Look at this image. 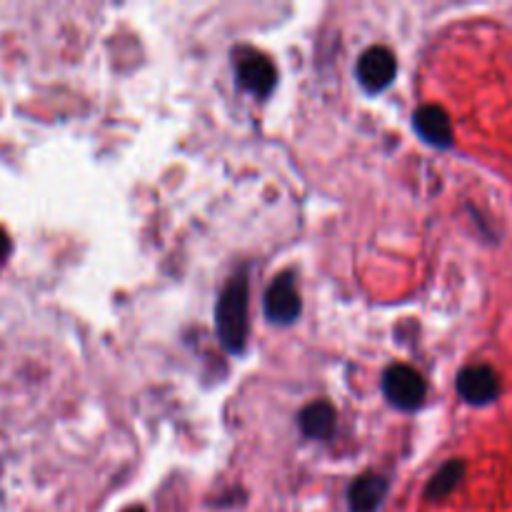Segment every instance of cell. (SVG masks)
<instances>
[{
    "label": "cell",
    "mask_w": 512,
    "mask_h": 512,
    "mask_svg": "<svg viewBox=\"0 0 512 512\" xmlns=\"http://www.w3.org/2000/svg\"><path fill=\"white\" fill-rule=\"evenodd\" d=\"M215 330L220 343L230 353H240L248 338V278L245 273L233 275L223 288L215 308Z\"/></svg>",
    "instance_id": "obj_1"
},
{
    "label": "cell",
    "mask_w": 512,
    "mask_h": 512,
    "mask_svg": "<svg viewBox=\"0 0 512 512\" xmlns=\"http://www.w3.org/2000/svg\"><path fill=\"white\" fill-rule=\"evenodd\" d=\"M383 393L398 410H418L423 405L425 380L410 365H390L383 375Z\"/></svg>",
    "instance_id": "obj_2"
},
{
    "label": "cell",
    "mask_w": 512,
    "mask_h": 512,
    "mask_svg": "<svg viewBox=\"0 0 512 512\" xmlns=\"http://www.w3.org/2000/svg\"><path fill=\"white\" fill-rule=\"evenodd\" d=\"M265 315L275 325H290L300 315V295L290 273L278 275L265 293Z\"/></svg>",
    "instance_id": "obj_3"
},
{
    "label": "cell",
    "mask_w": 512,
    "mask_h": 512,
    "mask_svg": "<svg viewBox=\"0 0 512 512\" xmlns=\"http://www.w3.org/2000/svg\"><path fill=\"white\" fill-rule=\"evenodd\" d=\"M395 73H398V60L383 45H375V48L365 50L358 60V80L365 90L370 93H378L385 90L393 83Z\"/></svg>",
    "instance_id": "obj_4"
},
{
    "label": "cell",
    "mask_w": 512,
    "mask_h": 512,
    "mask_svg": "<svg viewBox=\"0 0 512 512\" xmlns=\"http://www.w3.org/2000/svg\"><path fill=\"white\" fill-rule=\"evenodd\" d=\"M235 73H238V83L243 85L248 93L258 95V98L270 95V90L275 88V80H278L275 65L260 53L240 55V58L235 60Z\"/></svg>",
    "instance_id": "obj_5"
},
{
    "label": "cell",
    "mask_w": 512,
    "mask_h": 512,
    "mask_svg": "<svg viewBox=\"0 0 512 512\" xmlns=\"http://www.w3.org/2000/svg\"><path fill=\"white\" fill-rule=\"evenodd\" d=\"M458 393L465 403L470 405H488L498 398L500 383L498 375L488 365H470L460 370L458 375Z\"/></svg>",
    "instance_id": "obj_6"
},
{
    "label": "cell",
    "mask_w": 512,
    "mask_h": 512,
    "mask_svg": "<svg viewBox=\"0 0 512 512\" xmlns=\"http://www.w3.org/2000/svg\"><path fill=\"white\" fill-rule=\"evenodd\" d=\"M415 130L425 143L435 148H450L453 145V125H450L448 113L440 105H423L415 113Z\"/></svg>",
    "instance_id": "obj_7"
},
{
    "label": "cell",
    "mask_w": 512,
    "mask_h": 512,
    "mask_svg": "<svg viewBox=\"0 0 512 512\" xmlns=\"http://www.w3.org/2000/svg\"><path fill=\"white\" fill-rule=\"evenodd\" d=\"M388 495V480L383 475H360L348 490L350 512H375Z\"/></svg>",
    "instance_id": "obj_8"
},
{
    "label": "cell",
    "mask_w": 512,
    "mask_h": 512,
    "mask_svg": "<svg viewBox=\"0 0 512 512\" xmlns=\"http://www.w3.org/2000/svg\"><path fill=\"white\" fill-rule=\"evenodd\" d=\"M300 428L308 438L315 440H328L335 430V408L325 400L310 403L308 408L300 413Z\"/></svg>",
    "instance_id": "obj_9"
},
{
    "label": "cell",
    "mask_w": 512,
    "mask_h": 512,
    "mask_svg": "<svg viewBox=\"0 0 512 512\" xmlns=\"http://www.w3.org/2000/svg\"><path fill=\"white\" fill-rule=\"evenodd\" d=\"M465 468L460 460H450V463H445L443 468L435 473V478L430 480L428 490H425V495H428L430 500H443L445 495L453 493L455 488H458L460 478H463Z\"/></svg>",
    "instance_id": "obj_10"
},
{
    "label": "cell",
    "mask_w": 512,
    "mask_h": 512,
    "mask_svg": "<svg viewBox=\"0 0 512 512\" xmlns=\"http://www.w3.org/2000/svg\"><path fill=\"white\" fill-rule=\"evenodd\" d=\"M5 253H8V238H5L3 230H0V260H3Z\"/></svg>",
    "instance_id": "obj_11"
},
{
    "label": "cell",
    "mask_w": 512,
    "mask_h": 512,
    "mask_svg": "<svg viewBox=\"0 0 512 512\" xmlns=\"http://www.w3.org/2000/svg\"><path fill=\"white\" fill-rule=\"evenodd\" d=\"M125 512H145L143 508H130V510H125Z\"/></svg>",
    "instance_id": "obj_12"
}]
</instances>
